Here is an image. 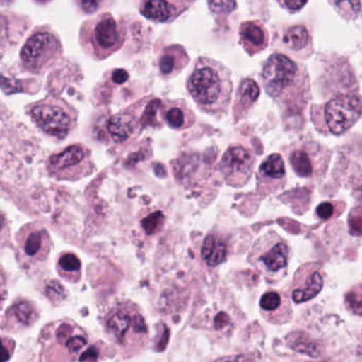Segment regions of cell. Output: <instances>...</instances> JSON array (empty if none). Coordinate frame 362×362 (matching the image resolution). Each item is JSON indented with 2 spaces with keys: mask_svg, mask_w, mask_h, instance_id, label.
Masks as SVG:
<instances>
[{
  "mask_svg": "<svg viewBox=\"0 0 362 362\" xmlns=\"http://www.w3.org/2000/svg\"><path fill=\"white\" fill-rule=\"evenodd\" d=\"M187 89L199 110L212 116H221L231 103V72L217 60L199 57L187 78Z\"/></svg>",
  "mask_w": 362,
  "mask_h": 362,
  "instance_id": "6da1fadb",
  "label": "cell"
},
{
  "mask_svg": "<svg viewBox=\"0 0 362 362\" xmlns=\"http://www.w3.org/2000/svg\"><path fill=\"white\" fill-rule=\"evenodd\" d=\"M261 81L269 97L278 103H289L303 95L308 78L303 68L291 57L274 53L262 67Z\"/></svg>",
  "mask_w": 362,
  "mask_h": 362,
  "instance_id": "7a4b0ae2",
  "label": "cell"
},
{
  "mask_svg": "<svg viewBox=\"0 0 362 362\" xmlns=\"http://www.w3.org/2000/svg\"><path fill=\"white\" fill-rule=\"evenodd\" d=\"M125 38L127 28L108 12L84 21L78 36L83 50L97 61L107 59L120 50Z\"/></svg>",
  "mask_w": 362,
  "mask_h": 362,
  "instance_id": "3957f363",
  "label": "cell"
},
{
  "mask_svg": "<svg viewBox=\"0 0 362 362\" xmlns=\"http://www.w3.org/2000/svg\"><path fill=\"white\" fill-rule=\"evenodd\" d=\"M105 327L110 339L127 352H137L148 341V324L135 304H117L106 315Z\"/></svg>",
  "mask_w": 362,
  "mask_h": 362,
  "instance_id": "277c9868",
  "label": "cell"
},
{
  "mask_svg": "<svg viewBox=\"0 0 362 362\" xmlns=\"http://www.w3.org/2000/svg\"><path fill=\"white\" fill-rule=\"evenodd\" d=\"M291 255L288 242L276 232L270 231L255 242L248 259L268 282L276 283L286 276Z\"/></svg>",
  "mask_w": 362,
  "mask_h": 362,
  "instance_id": "5b68a950",
  "label": "cell"
},
{
  "mask_svg": "<svg viewBox=\"0 0 362 362\" xmlns=\"http://www.w3.org/2000/svg\"><path fill=\"white\" fill-rule=\"evenodd\" d=\"M30 116L47 135L64 140L76 128V111L62 98L47 97L30 106Z\"/></svg>",
  "mask_w": 362,
  "mask_h": 362,
  "instance_id": "8992f818",
  "label": "cell"
},
{
  "mask_svg": "<svg viewBox=\"0 0 362 362\" xmlns=\"http://www.w3.org/2000/svg\"><path fill=\"white\" fill-rule=\"evenodd\" d=\"M63 55V45L50 28H37L28 38L21 51L23 68L32 74H42Z\"/></svg>",
  "mask_w": 362,
  "mask_h": 362,
  "instance_id": "52a82bcc",
  "label": "cell"
},
{
  "mask_svg": "<svg viewBox=\"0 0 362 362\" xmlns=\"http://www.w3.org/2000/svg\"><path fill=\"white\" fill-rule=\"evenodd\" d=\"M361 117L362 99L357 95L335 96L323 106V125L333 135L346 133Z\"/></svg>",
  "mask_w": 362,
  "mask_h": 362,
  "instance_id": "ba28073f",
  "label": "cell"
},
{
  "mask_svg": "<svg viewBox=\"0 0 362 362\" xmlns=\"http://www.w3.org/2000/svg\"><path fill=\"white\" fill-rule=\"evenodd\" d=\"M288 159L298 176L319 179L327 171L331 151L316 142H297L289 148Z\"/></svg>",
  "mask_w": 362,
  "mask_h": 362,
  "instance_id": "9c48e42d",
  "label": "cell"
},
{
  "mask_svg": "<svg viewBox=\"0 0 362 362\" xmlns=\"http://www.w3.org/2000/svg\"><path fill=\"white\" fill-rule=\"evenodd\" d=\"M49 171L61 180H76L93 168L90 151L82 144L70 145L49 159Z\"/></svg>",
  "mask_w": 362,
  "mask_h": 362,
  "instance_id": "30bf717a",
  "label": "cell"
},
{
  "mask_svg": "<svg viewBox=\"0 0 362 362\" xmlns=\"http://www.w3.org/2000/svg\"><path fill=\"white\" fill-rule=\"evenodd\" d=\"M255 157L240 145L228 148L219 163V169L228 184L234 187L244 186L253 171Z\"/></svg>",
  "mask_w": 362,
  "mask_h": 362,
  "instance_id": "8fae6325",
  "label": "cell"
},
{
  "mask_svg": "<svg viewBox=\"0 0 362 362\" xmlns=\"http://www.w3.org/2000/svg\"><path fill=\"white\" fill-rule=\"evenodd\" d=\"M325 272L317 263L301 266L293 276L291 298L297 304L306 303L316 298L323 289Z\"/></svg>",
  "mask_w": 362,
  "mask_h": 362,
  "instance_id": "7c38bea8",
  "label": "cell"
},
{
  "mask_svg": "<svg viewBox=\"0 0 362 362\" xmlns=\"http://www.w3.org/2000/svg\"><path fill=\"white\" fill-rule=\"evenodd\" d=\"M195 0H140L139 11L148 21L171 23L185 13Z\"/></svg>",
  "mask_w": 362,
  "mask_h": 362,
  "instance_id": "4fadbf2b",
  "label": "cell"
},
{
  "mask_svg": "<svg viewBox=\"0 0 362 362\" xmlns=\"http://www.w3.org/2000/svg\"><path fill=\"white\" fill-rule=\"evenodd\" d=\"M287 182L284 159L279 153L268 155L259 167V191L265 195L281 191Z\"/></svg>",
  "mask_w": 362,
  "mask_h": 362,
  "instance_id": "5bb4252c",
  "label": "cell"
},
{
  "mask_svg": "<svg viewBox=\"0 0 362 362\" xmlns=\"http://www.w3.org/2000/svg\"><path fill=\"white\" fill-rule=\"evenodd\" d=\"M262 315L272 324H285L293 318V308L288 295L282 291L269 290L259 300Z\"/></svg>",
  "mask_w": 362,
  "mask_h": 362,
  "instance_id": "9a60e30c",
  "label": "cell"
},
{
  "mask_svg": "<svg viewBox=\"0 0 362 362\" xmlns=\"http://www.w3.org/2000/svg\"><path fill=\"white\" fill-rule=\"evenodd\" d=\"M18 244L30 261H44L50 251V238L42 227H25L18 235Z\"/></svg>",
  "mask_w": 362,
  "mask_h": 362,
  "instance_id": "2e32d148",
  "label": "cell"
},
{
  "mask_svg": "<svg viewBox=\"0 0 362 362\" xmlns=\"http://www.w3.org/2000/svg\"><path fill=\"white\" fill-rule=\"evenodd\" d=\"M140 120L132 111H121L106 119V135L115 144H124L139 133Z\"/></svg>",
  "mask_w": 362,
  "mask_h": 362,
  "instance_id": "e0dca14e",
  "label": "cell"
},
{
  "mask_svg": "<svg viewBox=\"0 0 362 362\" xmlns=\"http://www.w3.org/2000/svg\"><path fill=\"white\" fill-rule=\"evenodd\" d=\"M240 45L247 55L253 57L265 50L269 42V34L259 21H247L240 26Z\"/></svg>",
  "mask_w": 362,
  "mask_h": 362,
  "instance_id": "ac0fdd59",
  "label": "cell"
},
{
  "mask_svg": "<svg viewBox=\"0 0 362 362\" xmlns=\"http://www.w3.org/2000/svg\"><path fill=\"white\" fill-rule=\"evenodd\" d=\"M160 108L165 123L172 129H187L195 121L193 112L183 100H165L161 102Z\"/></svg>",
  "mask_w": 362,
  "mask_h": 362,
  "instance_id": "d6986e66",
  "label": "cell"
},
{
  "mask_svg": "<svg viewBox=\"0 0 362 362\" xmlns=\"http://www.w3.org/2000/svg\"><path fill=\"white\" fill-rule=\"evenodd\" d=\"M159 70L163 77H171L182 70L189 62L187 51L178 45L163 49L158 60Z\"/></svg>",
  "mask_w": 362,
  "mask_h": 362,
  "instance_id": "ffe728a7",
  "label": "cell"
},
{
  "mask_svg": "<svg viewBox=\"0 0 362 362\" xmlns=\"http://www.w3.org/2000/svg\"><path fill=\"white\" fill-rule=\"evenodd\" d=\"M228 255L227 244L218 235L211 234L204 239L202 248V261L209 267H216L226 261Z\"/></svg>",
  "mask_w": 362,
  "mask_h": 362,
  "instance_id": "44dd1931",
  "label": "cell"
},
{
  "mask_svg": "<svg viewBox=\"0 0 362 362\" xmlns=\"http://www.w3.org/2000/svg\"><path fill=\"white\" fill-rule=\"evenodd\" d=\"M259 94H261V89L253 79H243L236 93L235 108L240 106V111L247 110L257 102L259 98Z\"/></svg>",
  "mask_w": 362,
  "mask_h": 362,
  "instance_id": "7402d4cb",
  "label": "cell"
},
{
  "mask_svg": "<svg viewBox=\"0 0 362 362\" xmlns=\"http://www.w3.org/2000/svg\"><path fill=\"white\" fill-rule=\"evenodd\" d=\"M283 44L291 51H300L305 48L310 40V33L305 26H291L283 34Z\"/></svg>",
  "mask_w": 362,
  "mask_h": 362,
  "instance_id": "603a6c76",
  "label": "cell"
},
{
  "mask_svg": "<svg viewBox=\"0 0 362 362\" xmlns=\"http://www.w3.org/2000/svg\"><path fill=\"white\" fill-rule=\"evenodd\" d=\"M81 267H82V264H81L80 259L72 253H65L59 257V261H57V270H59V274L69 281L71 280L70 278H76L78 280Z\"/></svg>",
  "mask_w": 362,
  "mask_h": 362,
  "instance_id": "cb8c5ba5",
  "label": "cell"
},
{
  "mask_svg": "<svg viewBox=\"0 0 362 362\" xmlns=\"http://www.w3.org/2000/svg\"><path fill=\"white\" fill-rule=\"evenodd\" d=\"M11 312H13V316L16 319L17 322L25 327L33 324L38 316L33 304L25 301L14 304L11 308Z\"/></svg>",
  "mask_w": 362,
  "mask_h": 362,
  "instance_id": "d4e9b609",
  "label": "cell"
},
{
  "mask_svg": "<svg viewBox=\"0 0 362 362\" xmlns=\"http://www.w3.org/2000/svg\"><path fill=\"white\" fill-rule=\"evenodd\" d=\"M288 344L293 350L310 355V356L317 357L321 354L320 346L318 344H315L314 341H310L308 338L299 335V334L289 335Z\"/></svg>",
  "mask_w": 362,
  "mask_h": 362,
  "instance_id": "484cf974",
  "label": "cell"
},
{
  "mask_svg": "<svg viewBox=\"0 0 362 362\" xmlns=\"http://www.w3.org/2000/svg\"><path fill=\"white\" fill-rule=\"evenodd\" d=\"M344 305L351 314L362 317V284L353 286L346 293Z\"/></svg>",
  "mask_w": 362,
  "mask_h": 362,
  "instance_id": "4316f807",
  "label": "cell"
},
{
  "mask_svg": "<svg viewBox=\"0 0 362 362\" xmlns=\"http://www.w3.org/2000/svg\"><path fill=\"white\" fill-rule=\"evenodd\" d=\"M212 14L216 16H228L238 8L236 0H206Z\"/></svg>",
  "mask_w": 362,
  "mask_h": 362,
  "instance_id": "83f0119b",
  "label": "cell"
},
{
  "mask_svg": "<svg viewBox=\"0 0 362 362\" xmlns=\"http://www.w3.org/2000/svg\"><path fill=\"white\" fill-rule=\"evenodd\" d=\"M88 344V339L86 336L82 335V334H70L69 337L66 340L64 346L67 350L68 354L76 355L86 348Z\"/></svg>",
  "mask_w": 362,
  "mask_h": 362,
  "instance_id": "f1b7e54d",
  "label": "cell"
},
{
  "mask_svg": "<svg viewBox=\"0 0 362 362\" xmlns=\"http://www.w3.org/2000/svg\"><path fill=\"white\" fill-rule=\"evenodd\" d=\"M348 225L351 235L362 238V205L356 206L351 210Z\"/></svg>",
  "mask_w": 362,
  "mask_h": 362,
  "instance_id": "f546056e",
  "label": "cell"
},
{
  "mask_svg": "<svg viewBox=\"0 0 362 362\" xmlns=\"http://www.w3.org/2000/svg\"><path fill=\"white\" fill-rule=\"evenodd\" d=\"M45 293H46L47 298L53 303H59L66 298L65 289L57 281H51V282L47 283L46 287H45Z\"/></svg>",
  "mask_w": 362,
  "mask_h": 362,
  "instance_id": "4dcf8cb0",
  "label": "cell"
},
{
  "mask_svg": "<svg viewBox=\"0 0 362 362\" xmlns=\"http://www.w3.org/2000/svg\"><path fill=\"white\" fill-rule=\"evenodd\" d=\"M163 221V215L161 212H155L153 214L148 215L144 221H142V227H144V231L146 232V234L148 235H152L155 232L157 231L159 227H160L161 223Z\"/></svg>",
  "mask_w": 362,
  "mask_h": 362,
  "instance_id": "1f68e13d",
  "label": "cell"
},
{
  "mask_svg": "<svg viewBox=\"0 0 362 362\" xmlns=\"http://www.w3.org/2000/svg\"><path fill=\"white\" fill-rule=\"evenodd\" d=\"M106 0H74L76 6L85 14H93L102 8Z\"/></svg>",
  "mask_w": 362,
  "mask_h": 362,
  "instance_id": "d6a6232c",
  "label": "cell"
},
{
  "mask_svg": "<svg viewBox=\"0 0 362 362\" xmlns=\"http://www.w3.org/2000/svg\"><path fill=\"white\" fill-rule=\"evenodd\" d=\"M14 342L8 338L0 337V362L8 361L14 352Z\"/></svg>",
  "mask_w": 362,
  "mask_h": 362,
  "instance_id": "836d02e7",
  "label": "cell"
},
{
  "mask_svg": "<svg viewBox=\"0 0 362 362\" xmlns=\"http://www.w3.org/2000/svg\"><path fill=\"white\" fill-rule=\"evenodd\" d=\"M338 8L356 16L361 11L359 0H337Z\"/></svg>",
  "mask_w": 362,
  "mask_h": 362,
  "instance_id": "e575fe53",
  "label": "cell"
},
{
  "mask_svg": "<svg viewBox=\"0 0 362 362\" xmlns=\"http://www.w3.org/2000/svg\"><path fill=\"white\" fill-rule=\"evenodd\" d=\"M335 213V206L331 202H323L317 208L316 214L322 220H329Z\"/></svg>",
  "mask_w": 362,
  "mask_h": 362,
  "instance_id": "d590c367",
  "label": "cell"
},
{
  "mask_svg": "<svg viewBox=\"0 0 362 362\" xmlns=\"http://www.w3.org/2000/svg\"><path fill=\"white\" fill-rule=\"evenodd\" d=\"M282 8L291 13L298 12L301 10L308 0H276Z\"/></svg>",
  "mask_w": 362,
  "mask_h": 362,
  "instance_id": "8d00e7d4",
  "label": "cell"
},
{
  "mask_svg": "<svg viewBox=\"0 0 362 362\" xmlns=\"http://www.w3.org/2000/svg\"><path fill=\"white\" fill-rule=\"evenodd\" d=\"M112 82L116 84H123L129 80V74L127 70L123 69V68H117L112 72Z\"/></svg>",
  "mask_w": 362,
  "mask_h": 362,
  "instance_id": "74e56055",
  "label": "cell"
},
{
  "mask_svg": "<svg viewBox=\"0 0 362 362\" xmlns=\"http://www.w3.org/2000/svg\"><path fill=\"white\" fill-rule=\"evenodd\" d=\"M99 358V351L95 348V346H91V348L87 349L86 351L81 354V356L78 357V361H97Z\"/></svg>",
  "mask_w": 362,
  "mask_h": 362,
  "instance_id": "f35d334b",
  "label": "cell"
},
{
  "mask_svg": "<svg viewBox=\"0 0 362 362\" xmlns=\"http://www.w3.org/2000/svg\"><path fill=\"white\" fill-rule=\"evenodd\" d=\"M2 223H4V217L0 215V229H1Z\"/></svg>",
  "mask_w": 362,
  "mask_h": 362,
  "instance_id": "ab89813d",
  "label": "cell"
},
{
  "mask_svg": "<svg viewBox=\"0 0 362 362\" xmlns=\"http://www.w3.org/2000/svg\"><path fill=\"white\" fill-rule=\"evenodd\" d=\"M42 1H45V0H42Z\"/></svg>",
  "mask_w": 362,
  "mask_h": 362,
  "instance_id": "60d3db41",
  "label": "cell"
}]
</instances>
